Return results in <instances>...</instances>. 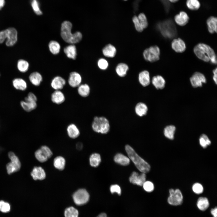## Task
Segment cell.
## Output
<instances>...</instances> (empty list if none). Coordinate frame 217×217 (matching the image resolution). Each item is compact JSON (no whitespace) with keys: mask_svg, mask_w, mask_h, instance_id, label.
Instances as JSON below:
<instances>
[{"mask_svg":"<svg viewBox=\"0 0 217 217\" xmlns=\"http://www.w3.org/2000/svg\"><path fill=\"white\" fill-rule=\"evenodd\" d=\"M193 52L197 57L206 62H209L212 64H216L217 57L213 49L209 46L200 43L193 48Z\"/></svg>","mask_w":217,"mask_h":217,"instance_id":"obj_1","label":"cell"},{"mask_svg":"<svg viewBox=\"0 0 217 217\" xmlns=\"http://www.w3.org/2000/svg\"><path fill=\"white\" fill-rule=\"evenodd\" d=\"M72 27L71 23L68 21H64L61 24V35L62 39L66 42L74 44L80 42L82 37V33L79 31L72 33Z\"/></svg>","mask_w":217,"mask_h":217,"instance_id":"obj_2","label":"cell"},{"mask_svg":"<svg viewBox=\"0 0 217 217\" xmlns=\"http://www.w3.org/2000/svg\"><path fill=\"white\" fill-rule=\"evenodd\" d=\"M125 149L129 158L133 162L140 171L145 173L149 171L150 165L140 156L133 148L127 145L125 146Z\"/></svg>","mask_w":217,"mask_h":217,"instance_id":"obj_3","label":"cell"},{"mask_svg":"<svg viewBox=\"0 0 217 217\" xmlns=\"http://www.w3.org/2000/svg\"><path fill=\"white\" fill-rule=\"evenodd\" d=\"M157 29L162 35L166 39H173L177 34L175 26L170 21L159 23L157 25Z\"/></svg>","mask_w":217,"mask_h":217,"instance_id":"obj_4","label":"cell"},{"mask_svg":"<svg viewBox=\"0 0 217 217\" xmlns=\"http://www.w3.org/2000/svg\"><path fill=\"white\" fill-rule=\"evenodd\" d=\"M92 128L95 132L103 134L108 133L110 129L108 120L104 116H95L92 123Z\"/></svg>","mask_w":217,"mask_h":217,"instance_id":"obj_5","label":"cell"},{"mask_svg":"<svg viewBox=\"0 0 217 217\" xmlns=\"http://www.w3.org/2000/svg\"><path fill=\"white\" fill-rule=\"evenodd\" d=\"M5 42L8 46H11L17 42V32L13 27L9 28L0 31V43H3L5 39Z\"/></svg>","mask_w":217,"mask_h":217,"instance_id":"obj_6","label":"cell"},{"mask_svg":"<svg viewBox=\"0 0 217 217\" xmlns=\"http://www.w3.org/2000/svg\"><path fill=\"white\" fill-rule=\"evenodd\" d=\"M8 156L10 161L6 165L7 173L11 175L18 171L21 167V163L18 157L11 151L8 152Z\"/></svg>","mask_w":217,"mask_h":217,"instance_id":"obj_7","label":"cell"},{"mask_svg":"<svg viewBox=\"0 0 217 217\" xmlns=\"http://www.w3.org/2000/svg\"><path fill=\"white\" fill-rule=\"evenodd\" d=\"M143 55L144 59L147 61L151 62L156 61L160 58V49L157 46H151L144 51Z\"/></svg>","mask_w":217,"mask_h":217,"instance_id":"obj_8","label":"cell"},{"mask_svg":"<svg viewBox=\"0 0 217 217\" xmlns=\"http://www.w3.org/2000/svg\"><path fill=\"white\" fill-rule=\"evenodd\" d=\"M52 155L51 149L46 146H43L37 150L34 153L36 159L41 162H46Z\"/></svg>","mask_w":217,"mask_h":217,"instance_id":"obj_9","label":"cell"},{"mask_svg":"<svg viewBox=\"0 0 217 217\" xmlns=\"http://www.w3.org/2000/svg\"><path fill=\"white\" fill-rule=\"evenodd\" d=\"M169 196L168 198V203L171 205L178 206L181 204L183 200V196L181 190L178 189L169 190Z\"/></svg>","mask_w":217,"mask_h":217,"instance_id":"obj_10","label":"cell"},{"mask_svg":"<svg viewBox=\"0 0 217 217\" xmlns=\"http://www.w3.org/2000/svg\"><path fill=\"white\" fill-rule=\"evenodd\" d=\"M89 195L85 189H79L75 192L73 195V198L74 203L77 205L84 204L89 201Z\"/></svg>","mask_w":217,"mask_h":217,"instance_id":"obj_11","label":"cell"},{"mask_svg":"<svg viewBox=\"0 0 217 217\" xmlns=\"http://www.w3.org/2000/svg\"><path fill=\"white\" fill-rule=\"evenodd\" d=\"M190 79L192 86L194 88L201 87L203 83L206 82V78L204 74L198 72L194 73Z\"/></svg>","mask_w":217,"mask_h":217,"instance_id":"obj_12","label":"cell"},{"mask_svg":"<svg viewBox=\"0 0 217 217\" xmlns=\"http://www.w3.org/2000/svg\"><path fill=\"white\" fill-rule=\"evenodd\" d=\"M146 175L145 173H142L140 174L136 172H133L129 178L131 183L140 186H143L146 181Z\"/></svg>","mask_w":217,"mask_h":217,"instance_id":"obj_13","label":"cell"},{"mask_svg":"<svg viewBox=\"0 0 217 217\" xmlns=\"http://www.w3.org/2000/svg\"><path fill=\"white\" fill-rule=\"evenodd\" d=\"M82 77L80 74L76 72H71L68 79V83L69 86L73 88L77 87L82 82Z\"/></svg>","mask_w":217,"mask_h":217,"instance_id":"obj_14","label":"cell"},{"mask_svg":"<svg viewBox=\"0 0 217 217\" xmlns=\"http://www.w3.org/2000/svg\"><path fill=\"white\" fill-rule=\"evenodd\" d=\"M30 175L32 179L35 180H42L46 177L44 170L40 166H35L33 168Z\"/></svg>","mask_w":217,"mask_h":217,"instance_id":"obj_15","label":"cell"},{"mask_svg":"<svg viewBox=\"0 0 217 217\" xmlns=\"http://www.w3.org/2000/svg\"><path fill=\"white\" fill-rule=\"evenodd\" d=\"M172 49L178 53H182L186 50V47L184 42L181 38L174 39L171 43Z\"/></svg>","mask_w":217,"mask_h":217,"instance_id":"obj_16","label":"cell"},{"mask_svg":"<svg viewBox=\"0 0 217 217\" xmlns=\"http://www.w3.org/2000/svg\"><path fill=\"white\" fill-rule=\"evenodd\" d=\"M174 20L178 25L183 26L187 24L189 20V17L187 14L184 11H181L174 17Z\"/></svg>","mask_w":217,"mask_h":217,"instance_id":"obj_17","label":"cell"},{"mask_svg":"<svg viewBox=\"0 0 217 217\" xmlns=\"http://www.w3.org/2000/svg\"><path fill=\"white\" fill-rule=\"evenodd\" d=\"M51 99L52 102L56 104L59 105L65 101V96L61 90H55L51 94Z\"/></svg>","mask_w":217,"mask_h":217,"instance_id":"obj_18","label":"cell"},{"mask_svg":"<svg viewBox=\"0 0 217 217\" xmlns=\"http://www.w3.org/2000/svg\"><path fill=\"white\" fill-rule=\"evenodd\" d=\"M66 83L65 80L63 78L57 76L52 79L51 86L55 90H61L64 87Z\"/></svg>","mask_w":217,"mask_h":217,"instance_id":"obj_19","label":"cell"},{"mask_svg":"<svg viewBox=\"0 0 217 217\" xmlns=\"http://www.w3.org/2000/svg\"><path fill=\"white\" fill-rule=\"evenodd\" d=\"M138 80L140 84L143 86L146 87L148 86L150 82L149 72L147 70L140 72L138 75Z\"/></svg>","mask_w":217,"mask_h":217,"instance_id":"obj_20","label":"cell"},{"mask_svg":"<svg viewBox=\"0 0 217 217\" xmlns=\"http://www.w3.org/2000/svg\"><path fill=\"white\" fill-rule=\"evenodd\" d=\"M68 135L71 138L75 139L79 137L80 131L77 126L73 123L69 124L67 127Z\"/></svg>","mask_w":217,"mask_h":217,"instance_id":"obj_21","label":"cell"},{"mask_svg":"<svg viewBox=\"0 0 217 217\" xmlns=\"http://www.w3.org/2000/svg\"><path fill=\"white\" fill-rule=\"evenodd\" d=\"M207 28L209 32L213 34L217 31V18L216 17L211 16L207 19L206 21Z\"/></svg>","mask_w":217,"mask_h":217,"instance_id":"obj_22","label":"cell"},{"mask_svg":"<svg viewBox=\"0 0 217 217\" xmlns=\"http://www.w3.org/2000/svg\"><path fill=\"white\" fill-rule=\"evenodd\" d=\"M148 111V108L147 105L143 102H139L135 106V113L139 117H141L146 115Z\"/></svg>","mask_w":217,"mask_h":217,"instance_id":"obj_23","label":"cell"},{"mask_svg":"<svg viewBox=\"0 0 217 217\" xmlns=\"http://www.w3.org/2000/svg\"><path fill=\"white\" fill-rule=\"evenodd\" d=\"M152 83L157 89H163L165 84V80L162 77L159 75L153 76L152 80Z\"/></svg>","mask_w":217,"mask_h":217,"instance_id":"obj_24","label":"cell"},{"mask_svg":"<svg viewBox=\"0 0 217 217\" xmlns=\"http://www.w3.org/2000/svg\"><path fill=\"white\" fill-rule=\"evenodd\" d=\"M102 52L105 57L113 58L116 55V49L114 46L111 44H108L103 48Z\"/></svg>","mask_w":217,"mask_h":217,"instance_id":"obj_25","label":"cell"},{"mask_svg":"<svg viewBox=\"0 0 217 217\" xmlns=\"http://www.w3.org/2000/svg\"><path fill=\"white\" fill-rule=\"evenodd\" d=\"M64 51L68 58L74 60L76 58L77 50L74 44H71L65 47Z\"/></svg>","mask_w":217,"mask_h":217,"instance_id":"obj_26","label":"cell"},{"mask_svg":"<svg viewBox=\"0 0 217 217\" xmlns=\"http://www.w3.org/2000/svg\"><path fill=\"white\" fill-rule=\"evenodd\" d=\"M77 92L78 94L81 97H86L90 94V87L87 84H81L77 87Z\"/></svg>","mask_w":217,"mask_h":217,"instance_id":"obj_27","label":"cell"},{"mask_svg":"<svg viewBox=\"0 0 217 217\" xmlns=\"http://www.w3.org/2000/svg\"><path fill=\"white\" fill-rule=\"evenodd\" d=\"M29 79L31 83L36 86H39L42 80L41 75L37 72H34L31 73L29 76Z\"/></svg>","mask_w":217,"mask_h":217,"instance_id":"obj_28","label":"cell"},{"mask_svg":"<svg viewBox=\"0 0 217 217\" xmlns=\"http://www.w3.org/2000/svg\"><path fill=\"white\" fill-rule=\"evenodd\" d=\"M20 105L27 112H30L34 110L37 106L36 102L28 100L21 101Z\"/></svg>","mask_w":217,"mask_h":217,"instance_id":"obj_29","label":"cell"},{"mask_svg":"<svg viewBox=\"0 0 217 217\" xmlns=\"http://www.w3.org/2000/svg\"><path fill=\"white\" fill-rule=\"evenodd\" d=\"M128 69L129 67L126 64L120 63L116 66L115 71L118 76L121 77H123L126 75Z\"/></svg>","mask_w":217,"mask_h":217,"instance_id":"obj_30","label":"cell"},{"mask_svg":"<svg viewBox=\"0 0 217 217\" xmlns=\"http://www.w3.org/2000/svg\"><path fill=\"white\" fill-rule=\"evenodd\" d=\"M115 162L122 165H127L130 162V159L121 153H118L114 157Z\"/></svg>","mask_w":217,"mask_h":217,"instance_id":"obj_31","label":"cell"},{"mask_svg":"<svg viewBox=\"0 0 217 217\" xmlns=\"http://www.w3.org/2000/svg\"><path fill=\"white\" fill-rule=\"evenodd\" d=\"M197 205V207L200 210L202 211H204L209 207V202L207 198L201 197L198 199Z\"/></svg>","mask_w":217,"mask_h":217,"instance_id":"obj_32","label":"cell"},{"mask_svg":"<svg viewBox=\"0 0 217 217\" xmlns=\"http://www.w3.org/2000/svg\"><path fill=\"white\" fill-rule=\"evenodd\" d=\"M13 84L14 87L17 90H24L27 87L26 82L23 79L17 78L13 81Z\"/></svg>","mask_w":217,"mask_h":217,"instance_id":"obj_33","label":"cell"},{"mask_svg":"<svg viewBox=\"0 0 217 217\" xmlns=\"http://www.w3.org/2000/svg\"><path fill=\"white\" fill-rule=\"evenodd\" d=\"M175 130L176 127L174 125H170L166 126L164 129L165 136L170 140H173Z\"/></svg>","mask_w":217,"mask_h":217,"instance_id":"obj_34","label":"cell"},{"mask_svg":"<svg viewBox=\"0 0 217 217\" xmlns=\"http://www.w3.org/2000/svg\"><path fill=\"white\" fill-rule=\"evenodd\" d=\"M53 163L55 167L56 168L60 170H62L64 168L65 161L63 157L58 156L54 159Z\"/></svg>","mask_w":217,"mask_h":217,"instance_id":"obj_35","label":"cell"},{"mask_svg":"<svg viewBox=\"0 0 217 217\" xmlns=\"http://www.w3.org/2000/svg\"><path fill=\"white\" fill-rule=\"evenodd\" d=\"M49 47L50 52L53 54H58L60 51L61 46L59 43L56 41L52 40L49 44Z\"/></svg>","mask_w":217,"mask_h":217,"instance_id":"obj_36","label":"cell"},{"mask_svg":"<svg viewBox=\"0 0 217 217\" xmlns=\"http://www.w3.org/2000/svg\"><path fill=\"white\" fill-rule=\"evenodd\" d=\"M186 5L189 9L192 11L198 10L200 6V2L198 0H187Z\"/></svg>","mask_w":217,"mask_h":217,"instance_id":"obj_37","label":"cell"},{"mask_svg":"<svg viewBox=\"0 0 217 217\" xmlns=\"http://www.w3.org/2000/svg\"><path fill=\"white\" fill-rule=\"evenodd\" d=\"M101 161L100 155L98 153L93 154L90 158V165L93 167H96L99 164Z\"/></svg>","mask_w":217,"mask_h":217,"instance_id":"obj_38","label":"cell"},{"mask_svg":"<svg viewBox=\"0 0 217 217\" xmlns=\"http://www.w3.org/2000/svg\"><path fill=\"white\" fill-rule=\"evenodd\" d=\"M29 64L27 61L23 59L19 60L17 63L18 70L21 72H25L28 70Z\"/></svg>","mask_w":217,"mask_h":217,"instance_id":"obj_39","label":"cell"},{"mask_svg":"<svg viewBox=\"0 0 217 217\" xmlns=\"http://www.w3.org/2000/svg\"><path fill=\"white\" fill-rule=\"evenodd\" d=\"M64 215L65 217H78V212L74 207H70L65 210Z\"/></svg>","mask_w":217,"mask_h":217,"instance_id":"obj_40","label":"cell"},{"mask_svg":"<svg viewBox=\"0 0 217 217\" xmlns=\"http://www.w3.org/2000/svg\"><path fill=\"white\" fill-rule=\"evenodd\" d=\"M199 140L200 145L204 148H206L211 143V142L207 136L204 134L201 135Z\"/></svg>","mask_w":217,"mask_h":217,"instance_id":"obj_41","label":"cell"},{"mask_svg":"<svg viewBox=\"0 0 217 217\" xmlns=\"http://www.w3.org/2000/svg\"><path fill=\"white\" fill-rule=\"evenodd\" d=\"M140 25L144 30L146 28L148 25V22L147 17L143 13H140L137 16Z\"/></svg>","mask_w":217,"mask_h":217,"instance_id":"obj_42","label":"cell"},{"mask_svg":"<svg viewBox=\"0 0 217 217\" xmlns=\"http://www.w3.org/2000/svg\"><path fill=\"white\" fill-rule=\"evenodd\" d=\"M31 5L34 12L36 14L41 15L42 14V12L39 8V2L37 0H32Z\"/></svg>","mask_w":217,"mask_h":217,"instance_id":"obj_43","label":"cell"},{"mask_svg":"<svg viewBox=\"0 0 217 217\" xmlns=\"http://www.w3.org/2000/svg\"><path fill=\"white\" fill-rule=\"evenodd\" d=\"M10 210V206L9 203L3 200L0 201V211L3 212H7Z\"/></svg>","mask_w":217,"mask_h":217,"instance_id":"obj_44","label":"cell"},{"mask_svg":"<svg viewBox=\"0 0 217 217\" xmlns=\"http://www.w3.org/2000/svg\"><path fill=\"white\" fill-rule=\"evenodd\" d=\"M192 189L193 192L197 194H201L203 191V186L198 183L194 184L192 186Z\"/></svg>","mask_w":217,"mask_h":217,"instance_id":"obj_45","label":"cell"},{"mask_svg":"<svg viewBox=\"0 0 217 217\" xmlns=\"http://www.w3.org/2000/svg\"><path fill=\"white\" fill-rule=\"evenodd\" d=\"M132 21L135 29L137 31L140 32L143 31L144 29L141 27L137 16L135 15L133 17Z\"/></svg>","mask_w":217,"mask_h":217,"instance_id":"obj_46","label":"cell"},{"mask_svg":"<svg viewBox=\"0 0 217 217\" xmlns=\"http://www.w3.org/2000/svg\"><path fill=\"white\" fill-rule=\"evenodd\" d=\"M97 64L99 68L102 70H106L108 66L107 61L103 58L99 59L98 61Z\"/></svg>","mask_w":217,"mask_h":217,"instance_id":"obj_47","label":"cell"},{"mask_svg":"<svg viewBox=\"0 0 217 217\" xmlns=\"http://www.w3.org/2000/svg\"><path fill=\"white\" fill-rule=\"evenodd\" d=\"M143 186L144 190L148 192H152L154 189L153 184L150 181H145Z\"/></svg>","mask_w":217,"mask_h":217,"instance_id":"obj_48","label":"cell"},{"mask_svg":"<svg viewBox=\"0 0 217 217\" xmlns=\"http://www.w3.org/2000/svg\"><path fill=\"white\" fill-rule=\"evenodd\" d=\"M110 191L112 193H116L119 195L121 194V189L120 186L118 185H112L110 187Z\"/></svg>","mask_w":217,"mask_h":217,"instance_id":"obj_49","label":"cell"},{"mask_svg":"<svg viewBox=\"0 0 217 217\" xmlns=\"http://www.w3.org/2000/svg\"><path fill=\"white\" fill-rule=\"evenodd\" d=\"M25 100L31 101L36 102L37 98L33 93L30 92L28 94L27 96L25 98Z\"/></svg>","mask_w":217,"mask_h":217,"instance_id":"obj_50","label":"cell"},{"mask_svg":"<svg viewBox=\"0 0 217 217\" xmlns=\"http://www.w3.org/2000/svg\"><path fill=\"white\" fill-rule=\"evenodd\" d=\"M217 68L213 70L212 72L213 75V79L216 84H217Z\"/></svg>","mask_w":217,"mask_h":217,"instance_id":"obj_51","label":"cell"},{"mask_svg":"<svg viewBox=\"0 0 217 217\" xmlns=\"http://www.w3.org/2000/svg\"><path fill=\"white\" fill-rule=\"evenodd\" d=\"M211 213L213 216V217H217V208L215 207L214 209H212L211 210Z\"/></svg>","mask_w":217,"mask_h":217,"instance_id":"obj_52","label":"cell"},{"mask_svg":"<svg viewBox=\"0 0 217 217\" xmlns=\"http://www.w3.org/2000/svg\"><path fill=\"white\" fill-rule=\"evenodd\" d=\"M5 4V0H0V10L4 6Z\"/></svg>","mask_w":217,"mask_h":217,"instance_id":"obj_53","label":"cell"},{"mask_svg":"<svg viewBox=\"0 0 217 217\" xmlns=\"http://www.w3.org/2000/svg\"><path fill=\"white\" fill-rule=\"evenodd\" d=\"M97 217H107L106 214L104 213L99 214Z\"/></svg>","mask_w":217,"mask_h":217,"instance_id":"obj_54","label":"cell"},{"mask_svg":"<svg viewBox=\"0 0 217 217\" xmlns=\"http://www.w3.org/2000/svg\"><path fill=\"white\" fill-rule=\"evenodd\" d=\"M171 2L175 3L178 2L179 0H168Z\"/></svg>","mask_w":217,"mask_h":217,"instance_id":"obj_55","label":"cell"},{"mask_svg":"<svg viewBox=\"0 0 217 217\" xmlns=\"http://www.w3.org/2000/svg\"><path fill=\"white\" fill-rule=\"evenodd\" d=\"M124 0V1H126V0Z\"/></svg>","mask_w":217,"mask_h":217,"instance_id":"obj_56","label":"cell"}]
</instances>
